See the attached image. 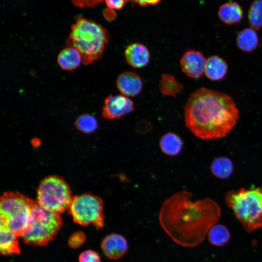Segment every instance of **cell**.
Wrapping results in <instances>:
<instances>
[{
	"mask_svg": "<svg viewBox=\"0 0 262 262\" xmlns=\"http://www.w3.org/2000/svg\"><path fill=\"white\" fill-rule=\"evenodd\" d=\"M134 109V102L129 98L121 94L110 95L104 100L102 115L108 120L118 119L130 114Z\"/></svg>",
	"mask_w": 262,
	"mask_h": 262,
	"instance_id": "obj_9",
	"label": "cell"
},
{
	"mask_svg": "<svg viewBox=\"0 0 262 262\" xmlns=\"http://www.w3.org/2000/svg\"><path fill=\"white\" fill-rule=\"evenodd\" d=\"M110 9L120 10L125 4L130 0H104Z\"/></svg>",
	"mask_w": 262,
	"mask_h": 262,
	"instance_id": "obj_28",
	"label": "cell"
},
{
	"mask_svg": "<svg viewBox=\"0 0 262 262\" xmlns=\"http://www.w3.org/2000/svg\"><path fill=\"white\" fill-rule=\"evenodd\" d=\"M85 234L82 231L75 232L71 235L68 239L69 246L72 248H77L81 246L85 241Z\"/></svg>",
	"mask_w": 262,
	"mask_h": 262,
	"instance_id": "obj_25",
	"label": "cell"
},
{
	"mask_svg": "<svg viewBox=\"0 0 262 262\" xmlns=\"http://www.w3.org/2000/svg\"><path fill=\"white\" fill-rule=\"evenodd\" d=\"M207 236L211 244L216 246H222L229 241L230 233L224 225L215 224L211 228Z\"/></svg>",
	"mask_w": 262,
	"mask_h": 262,
	"instance_id": "obj_22",
	"label": "cell"
},
{
	"mask_svg": "<svg viewBox=\"0 0 262 262\" xmlns=\"http://www.w3.org/2000/svg\"><path fill=\"white\" fill-rule=\"evenodd\" d=\"M72 198L70 189L65 180L51 176L40 182L36 201L43 208L60 214L68 210Z\"/></svg>",
	"mask_w": 262,
	"mask_h": 262,
	"instance_id": "obj_7",
	"label": "cell"
},
{
	"mask_svg": "<svg viewBox=\"0 0 262 262\" xmlns=\"http://www.w3.org/2000/svg\"><path fill=\"white\" fill-rule=\"evenodd\" d=\"M243 15L241 6L235 1H229L223 4L218 11L219 19L228 25L240 22L243 17Z\"/></svg>",
	"mask_w": 262,
	"mask_h": 262,
	"instance_id": "obj_14",
	"label": "cell"
},
{
	"mask_svg": "<svg viewBox=\"0 0 262 262\" xmlns=\"http://www.w3.org/2000/svg\"><path fill=\"white\" fill-rule=\"evenodd\" d=\"M248 20L250 28L257 31L262 28V0H254L250 5Z\"/></svg>",
	"mask_w": 262,
	"mask_h": 262,
	"instance_id": "obj_23",
	"label": "cell"
},
{
	"mask_svg": "<svg viewBox=\"0 0 262 262\" xmlns=\"http://www.w3.org/2000/svg\"><path fill=\"white\" fill-rule=\"evenodd\" d=\"M184 117L186 127L195 136L209 140L226 136L236 125L239 114L229 96L201 87L188 98Z\"/></svg>",
	"mask_w": 262,
	"mask_h": 262,
	"instance_id": "obj_2",
	"label": "cell"
},
{
	"mask_svg": "<svg viewBox=\"0 0 262 262\" xmlns=\"http://www.w3.org/2000/svg\"><path fill=\"white\" fill-rule=\"evenodd\" d=\"M0 228V253L4 255L19 254L18 236L3 226Z\"/></svg>",
	"mask_w": 262,
	"mask_h": 262,
	"instance_id": "obj_16",
	"label": "cell"
},
{
	"mask_svg": "<svg viewBox=\"0 0 262 262\" xmlns=\"http://www.w3.org/2000/svg\"><path fill=\"white\" fill-rule=\"evenodd\" d=\"M104 0H71L76 6L81 8L94 7L98 6Z\"/></svg>",
	"mask_w": 262,
	"mask_h": 262,
	"instance_id": "obj_27",
	"label": "cell"
},
{
	"mask_svg": "<svg viewBox=\"0 0 262 262\" xmlns=\"http://www.w3.org/2000/svg\"><path fill=\"white\" fill-rule=\"evenodd\" d=\"M256 31L251 28H245L240 31L237 36L238 47L242 51L250 52L256 49L259 38Z\"/></svg>",
	"mask_w": 262,
	"mask_h": 262,
	"instance_id": "obj_19",
	"label": "cell"
},
{
	"mask_svg": "<svg viewBox=\"0 0 262 262\" xmlns=\"http://www.w3.org/2000/svg\"><path fill=\"white\" fill-rule=\"evenodd\" d=\"M79 262H101L98 254L92 250L82 252L79 257Z\"/></svg>",
	"mask_w": 262,
	"mask_h": 262,
	"instance_id": "obj_26",
	"label": "cell"
},
{
	"mask_svg": "<svg viewBox=\"0 0 262 262\" xmlns=\"http://www.w3.org/2000/svg\"><path fill=\"white\" fill-rule=\"evenodd\" d=\"M206 60L200 51L189 49L185 51L180 59L182 71L192 78L201 77L205 72Z\"/></svg>",
	"mask_w": 262,
	"mask_h": 262,
	"instance_id": "obj_10",
	"label": "cell"
},
{
	"mask_svg": "<svg viewBox=\"0 0 262 262\" xmlns=\"http://www.w3.org/2000/svg\"><path fill=\"white\" fill-rule=\"evenodd\" d=\"M116 85L121 95L128 98L139 95L143 87L141 77L132 71H124L117 78Z\"/></svg>",
	"mask_w": 262,
	"mask_h": 262,
	"instance_id": "obj_12",
	"label": "cell"
},
{
	"mask_svg": "<svg viewBox=\"0 0 262 262\" xmlns=\"http://www.w3.org/2000/svg\"><path fill=\"white\" fill-rule=\"evenodd\" d=\"M57 62L62 69L69 71L78 67L82 62V58L78 50L67 47L58 54Z\"/></svg>",
	"mask_w": 262,
	"mask_h": 262,
	"instance_id": "obj_15",
	"label": "cell"
},
{
	"mask_svg": "<svg viewBox=\"0 0 262 262\" xmlns=\"http://www.w3.org/2000/svg\"><path fill=\"white\" fill-rule=\"evenodd\" d=\"M225 199L246 232L262 228V187L232 190Z\"/></svg>",
	"mask_w": 262,
	"mask_h": 262,
	"instance_id": "obj_4",
	"label": "cell"
},
{
	"mask_svg": "<svg viewBox=\"0 0 262 262\" xmlns=\"http://www.w3.org/2000/svg\"><path fill=\"white\" fill-rule=\"evenodd\" d=\"M183 85L172 75L163 74L160 81V90L165 96L175 97L183 89Z\"/></svg>",
	"mask_w": 262,
	"mask_h": 262,
	"instance_id": "obj_21",
	"label": "cell"
},
{
	"mask_svg": "<svg viewBox=\"0 0 262 262\" xmlns=\"http://www.w3.org/2000/svg\"><path fill=\"white\" fill-rule=\"evenodd\" d=\"M103 210L101 198L87 193L73 197L68 211L75 223L84 226L92 225L100 229L104 224Z\"/></svg>",
	"mask_w": 262,
	"mask_h": 262,
	"instance_id": "obj_8",
	"label": "cell"
},
{
	"mask_svg": "<svg viewBox=\"0 0 262 262\" xmlns=\"http://www.w3.org/2000/svg\"><path fill=\"white\" fill-rule=\"evenodd\" d=\"M109 40L105 28L92 20L78 17L71 27L66 44L78 50L83 64L87 65L100 59Z\"/></svg>",
	"mask_w": 262,
	"mask_h": 262,
	"instance_id": "obj_3",
	"label": "cell"
},
{
	"mask_svg": "<svg viewBox=\"0 0 262 262\" xmlns=\"http://www.w3.org/2000/svg\"><path fill=\"white\" fill-rule=\"evenodd\" d=\"M191 193L179 191L163 203L159 220L167 235L178 245L194 247L204 240L211 228L221 216V210L213 200L206 198L193 201Z\"/></svg>",
	"mask_w": 262,
	"mask_h": 262,
	"instance_id": "obj_1",
	"label": "cell"
},
{
	"mask_svg": "<svg viewBox=\"0 0 262 262\" xmlns=\"http://www.w3.org/2000/svg\"><path fill=\"white\" fill-rule=\"evenodd\" d=\"M140 6L153 5L159 3L161 0H130Z\"/></svg>",
	"mask_w": 262,
	"mask_h": 262,
	"instance_id": "obj_29",
	"label": "cell"
},
{
	"mask_svg": "<svg viewBox=\"0 0 262 262\" xmlns=\"http://www.w3.org/2000/svg\"><path fill=\"white\" fill-rule=\"evenodd\" d=\"M35 201L17 192H5L0 199V225L22 237Z\"/></svg>",
	"mask_w": 262,
	"mask_h": 262,
	"instance_id": "obj_6",
	"label": "cell"
},
{
	"mask_svg": "<svg viewBox=\"0 0 262 262\" xmlns=\"http://www.w3.org/2000/svg\"><path fill=\"white\" fill-rule=\"evenodd\" d=\"M63 225L60 214L48 211L35 201L22 238L25 243L43 246L57 235Z\"/></svg>",
	"mask_w": 262,
	"mask_h": 262,
	"instance_id": "obj_5",
	"label": "cell"
},
{
	"mask_svg": "<svg viewBox=\"0 0 262 262\" xmlns=\"http://www.w3.org/2000/svg\"><path fill=\"white\" fill-rule=\"evenodd\" d=\"M228 71V66L225 61L218 56H212L206 60L205 74L213 81L223 79Z\"/></svg>",
	"mask_w": 262,
	"mask_h": 262,
	"instance_id": "obj_17",
	"label": "cell"
},
{
	"mask_svg": "<svg viewBox=\"0 0 262 262\" xmlns=\"http://www.w3.org/2000/svg\"><path fill=\"white\" fill-rule=\"evenodd\" d=\"M211 170L215 177L225 179L230 177L233 171V163L227 157H220L213 162Z\"/></svg>",
	"mask_w": 262,
	"mask_h": 262,
	"instance_id": "obj_20",
	"label": "cell"
},
{
	"mask_svg": "<svg viewBox=\"0 0 262 262\" xmlns=\"http://www.w3.org/2000/svg\"><path fill=\"white\" fill-rule=\"evenodd\" d=\"M128 247L126 238L115 233L106 236L101 243V248L104 255L114 260L122 258L127 252Z\"/></svg>",
	"mask_w": 262,
	"mask_h": 262,
	"instance_id": "obj_11",
	"label": "cell"
},
{
	"mask_svg": "<svg viewBox=\"0 0 262 262\" xmlns=\"http://www.w3.org/2000/svg\"><path fill=\"white\" fill-rule=\"evenodd\" d=\"M159 146L164 154L174 156L181 151L183 142L180 137L176 133L169 132L162 136L160 140Z\"/></svg>",
	"mask_w": 262,
	"mask_h": 262,
	"instance_id": "obj_18",
	"label": "cell"
},
{
	"mask_svg": "<svg viewBox=\"0 0 262 262\" xmlns=\"http://www.w3.org/2000/svg\"><path fill=\"white\" fill-rule=\"evenodd\" d=\"M77 128L85 133H90L95 131L98 123L94 116L91 114H85L79 116L76 121Z\"/></svg>",
	"mask_w": 262,
	"mask_h": 262,
	"instance_id": "obj_24",
	"label": "cell"
},
{
	"mask_svg": "<svg viewBox=\"0 0 262 262\" xmlns=\"http://www.w3.org/2000/svg\"><path fill=\"white\" fill-rule=\"evenodd\" d=\"M127 63L131 67L140 68L146 66L150 60V52L143 44L134 43L128 45L124 51Z\"/></svg>",
	"mask_w": 262,
	"mask_h": 262,
	"instance_id": "obj_13",
	"label": "cell"
}]
</instances>
